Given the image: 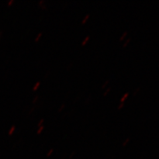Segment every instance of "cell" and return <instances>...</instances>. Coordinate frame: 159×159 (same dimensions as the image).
I'll list each match as a JSON object with an SVG mask.
<instances>
[{
	"mask_svg": "<svg viewBox=\"0 0 159 159\" xmlns=\"http://www.w3.org/2000/svg\"><path fill=\"white\" fill-rule=\"evenodd\" d=\"M128 96H129V93L127 92V93H125V94H124V95H123V96L121 98V103H123L124 102V101H125V99L128 97Z\"/></svg>",
	"mask_w": 159,
	"mask_h": 159,
	"instance_id": "obj_1",
	"label": "cell"
},
{
	"mask_svg": "<svg viewBox=\"0 0 159 159\" xmlns=\"http://www.w3.org/2000/svg\"><path fill=\"white\" fill-rule=\"evenodd\" d=\"M109 82H110V80H106L105 81V82H104L103 84H102V89H103V88H105L107 86V84L109 83Z\"/></svg>",
	"mask_w": 159,
	"mask_h": 159,
	"instance_id": "obj_2",
	"label": "cell"
},
{
	"mask_svg": "<svg viewBox=\"0 0 159 159\" xmlns=\"http://www.w3.org/2000/svg\"><path fill=\"white\" fill-rule=\"evenodd\" d=\"M130 41H131V38H128V39L126 40V41H125V43H124L123 44V47L125 48V47H127V44H129V43L130 42Z\"/></svg>",
	"mask_w": 159,
	"mask_h": 159,
	"instance_id": "obj_3",
	"label": "cell"
},
{
	"mask_svg": "<svg viewBox=\"0 0 159 159\" xmlns=\"http://www.w3.org/2000/svg\"><path fill=\"white\" fill-rule=\"evenodd\" d=\"M127 31H125L123 33V34H122V35L121 36V37L119 38V41H122L124 39V38H125L126 36H127Z\"/></svg>",
	"mask_w": 159,
	"mask_h": 159,
	"instance_id": "obj_4",
	"label": "cell"
},
{
	"mask_svg": "<svg viewBox=\"0 0 159 159\" xmlns=\"http://www.w3.org/2000/svg\"><path fill=\"white\" fill-rule=\"evenodd\" d=\"M140 89H141V88H140V87H138V88H137L135 90H134V92H133V96H135L139 92V91H140Z\"/></svg>",
	"mask_w": 159,
	"mask_h": 159,
	"instance_id": "obj_5",
	"label": "cell"
},
{
	"mask_svg": "<svg viewBox=\"0 0 159 159\" xmlns=\"http://www.w3.org/2000/svg\"><path fill=\"white\" fill-rule=\"evenodd\" d=\"M89 14H87V15H86V16L84 17V18L83 19V20L82 21V24L85 23L86 22V21H87V19L89 18Z\"/></svg>",
	"mask_w": 159,
	"mask_h": 159,
	"instance_id": "obj_6",
	"label": "cell"
},
{
	"mask_svg": "<svg viewBox=\"0 0 159 159\" xmlns=\"http://www.w3.org/2000/svg\"><path fill=\"white\" fill-rule=\"evenodd\" d=\"M111 88H110V87H109V88H108L107 89H106V90L105 91V92H103V95L104 96H106L107 95V94L109 92H110L111 91Z\"/></svg>",
	"mask_w": 159,
	"mask_h": 159,
	"instance_id": "obj_7",
	"label": "cell"
},
{
	"mask_svg": "<svg viewBox=\"0 0 159 159\" xmlns=\"http://www.w3.org/2000/svg\"><path fill=\"white\" fill-rule=\"evenodd\" d=\"M40 84H41V83H40V82H37L35 84V85H34V87H33V90H36V89L39 88Z\"/></svg>",
	"mask_w": 159,
	"mask_h": 159,
	"instance_id": "obj_8",
	"label": "cell"
},
{
	"mask_svg": "<svg viewBox=\"0 0 159 159\" xmlns=\"http://www.w3.org/2000/svg\"><path fill=\"white\" fill-rule=\"evenodd\" d=\"M89 39V36H87V37L85 38V39H84V41H82V45H84V44H85L86 43V42L88 41Z\"/></svg>",
	"mask_w": 159,
	"mask_h": 159,
	"instance_id": "obj_9",
	"label": "cell"
},
{
	"mask_svg": "<svg viewBox=\"0 0 159 159\" xmlns=\"http://www.w3.org/2000/svg\"><path fill=\"white\" fill-rule=\"evenodd\" d=\"M64 107H65V104H64V103H62V105L61 106V107H60V108L58 109V112H61V111H62V109L64 108Z\"/></svg>",
	"mask_w": 159,
	"mask_h": 159,
	"instance_id": "obj_10",
	"label": "cell"
},
{
	"mask_svg": "<svg viewBox=\"0 0 159 159\" xmlns=\"http://www.w3.org/2000/svg\"><path fill=\"white\" fill-rule=\"evenodd\" d=\"M91 100H92V96L89 95V97L86 99V102H85L84 103H88L89 102V101H91Z\"/></svg>",
	"mask_w": 159,
	"mask_h": 159,
	"instance_id": "obj_11",
	"label": "cell"
},
{
	"mask_svg": "<svg viewBox=\"0 0 159 159\" xmlns=\"http://www.w3.org/2000/svg\"><path fill=\"white\" fill-rule=\"evenodd\" d=\"M124 105H125V103H124V102H123V103H121L119 104V106L117 107V109H122V108L123 107Z\"/></svg>",
	"mask_w": 159,
	"mask_h": 159,
	"instance_id": "obj_12",
	"label": "cell"
},
{
	"mask_svg": "<svg viewBox=\"0 0 159 159\" xmlns=\"http://www.w3.org/2000/svg\"><path fill=\"white\" fill-rule=\"evenodd\" d=\"M42 33H39V34H38V35L37 36V37L35 38V41H39V38L41 37V35H42Z\"/></svg>",
	"mask_w": 159,
	"mask_h": 159,
	"instance_id": "obj_13",
	"label": "cell"
},
{
	"mask_svg": "<svg viewBox=\"0 0 159 159\" xmlns=\"http://www.w3.org/2000/svg\"><path fill=\"white\" fill-rule=\"evenodd\" d=\"M44 4V0H41V1L39 2V7H41L42 6H43Z\"/></svg>",
	"mask_w": 159,
	"mask_h": 159,
	"instance_id": "obj_14",
	"label": "cell"
},
{
	"mask_svg": "<svg viewBox=\"0 0 159 159\" xmlns=\"http://www.w3.org/2000/svg\"><path fill=\"white\" fill-rule=\"evenodd\" d=\"M38 99H39V96H36L34 98V99H33V103H34L35 102H37L38 101Z\"/></svg>",
	"mask_w": 159,
	"mask_h": 159,
	"instance_id": "obj_15",
	"label": "cell"
},
{
	"mask_svg": "<svg viewBox=\"0 0 159 159\" xmlns=\"http://www.w3.org/2000/svg\"><path fill=\"white\" fill-rule=\"evenodd\" d=\"M43 122H44V119H41V120L39 121V123H38V126H40V125H41L43 123Z\"/></svg>",
	"mask_w": 159,
	"mask_h": 159,
	"instance_id": "obj_16",
	"label": "cell"
},
{
	"mask_svg": "<svg viewBox=\"0 0 159 159\" xmlns=\"http://www.w3.org/2000/svg\"><path fill=\"white\" fill-rule=\"evenodd\" d=\"M73 66V63H72V62H70V63L68 64V66H67L66 68H67V69H68V68H71V66Z\"/></svg>",
	"mask_w": 159,
	"mask_h": 159,
	"instance_id": "obj_17",
	"label": "cell"
},
{
	"mask_svg": "<svg viewBox=\"0 0 159 159\" xmlns=\"http://www.w3.org/2000/svg\"><path fill=\"white\" fill-rule=\"evenodd\" d=\"M49 75H50V71H48V72L46 73L45 76H44V79H47V78H48Z\"/></svg>",
	"mask_w": 159,
	"mask_h": 159,
	"instance_id": "obj_18",
	"label": "cell"
},
{
	"mask_svg": "<svg viewBox=\"0 0 159 159\" xmlns=\"http://www.w3.org/2000/svg\"><path fill=\"white\" fill-rule=\"evenodd\" d=\"M43 127H44V126L43 125V126H41V127H40V128H39V132H41V130H42V129H43Z\"/></svg>",
	"mask_w": 159,
	"mask_h": 159,
	"instance_id": "obj_19",
	"label": "cell"
}]
</instances>
